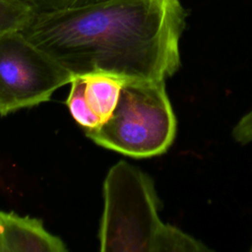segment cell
Instances as JSON below:
<instances>
[{
    "label": "cell",
    "instance_id": "1",
    "mask_svg": "<svg viewBox=\"0 0 252 252\" xmlns=\"http://www.w3.org/2000/svg\"><path fill=\"white\" fill-rule=\"evenodd\" d=\"M188 15L180 0H100L37 12L21 32L74 77L165 81Z\"/></svg>",
    "mask_w": 252,
    "mask_h": 252
},
{
    "label": "cell",
    "instance_id": "2",
    "mask_svg": "<svg viewBox=\"0 0 252 252\" xmlns=\"http://www.w3.org/2000/svg\"><path fill=\"white\" fill-rule=\"evenodd\" d=\"M160 202L152 178L119 160L103 182V211L99 224L100 251L105 252H206L202 241L163 222Z\"/></svg>",
    "mask_w": 252,
    "mask_h": 252
},
{
    "label": "cell",
    "instance_id": "3",
    "mask_svg": "<svg viewBox=\"0 0 252 252\" xmlns=\"http://www.w3.org/2000/svg\"><path fill=\"white\" fill-rule=\"evenodd\" d=\"M84 132L95 144L135 158L164 154L176 135L165 81L126 80L111 116Z\"/></svg>",
    "mask_w": 252,
    "mask_h": 252
},
{
    "label": "cell",
    "instance_id": "4",
    "mask_svg": "<svg viewBox=\"0 0 252 252\" xmlns=\"http://www.w3.org/2000/svg\"><path fill=\"white\" fill-rule=\"evenodd\" d=\"M74 76L21 32L0 36V115L48 101Z\"/></svg>",
    "mask_w": 252,
    "mask_h": 252
},
{
    "label": "cell",
    "instance_id": "5",
    "mask_svg": "<svg viewBox=\"0 0 252 252\" xmlns=\"http://www.w3.org/2000/svg\"><path fill=\"white\" fill-rule=\"evenodd\" d=\"M65 243L35 218L0 210V252H66Z\"/></svg>",
    "mask_w": 252,
    "mask_h": 252
},
{
    "label": "cell",
    "instance_id": "6",
    "mask_svg": "<svg viewBox=\"0 0 252 252\" xmlns=\"http://www.w3.org/2000/svg\"><path fill=\"white\" fill-rule=\"evenodd\" d=\"M82 77L86 100L102 124L111 116L126 80L107 74H89Z\"/></svg>",
    "mask_w": 252,
    "mask_h": 252
},
{
    "label": "cell",
    "instance_id": "7",
    "mask_svg": "<svg viewBox=\"0 0 252 252\" xmlns=\"http://www.w3.org/2000/svg\"><path fill=\"white\" fill-rule=\"evenodd\" d=\"M70 84L71 90L66 99V105L75 121L84 129V131L99 127L101 121L92 111L86 100L83 77L75 76Z\"/></svg>",
    "mask_w": 252,
    "mask_h": 252
},
{
    "label": "cell",
    "instance_id": "8",
    "mask_svg": "<svg viewBox=\"0 0 252 252\" xmlns=\"http://www.w3.org/2000/svg\"><path fill=\"white\" fill-rule=\"evenodd\" d=\"M36 13V9L26 0H0V36L21 32Z\"/></svg>",
    "mask_w": 252,
    "mask_h": 252
},
{
    "label": "cell",
    "instance_id": "9",
    "mask_svg": "<svg viewBox=\"0 0 252 252\" xmlns=\"http://www.w3.org/2000/svg\"><path fill=\"white\" fill-rule=\"evenodd\" d=\"M232 137L236 143L242 145L252 142V109L235 124L232 129Z\"/></svg>",
    "mask_w": 252,
    "mask_h": 252
},
{
    "label": "cell",
    "instance_id": "10",
    "mask_svg": "<svg viewBox=\"0 0 252 252\" xmlns=\"http://www.w3.org/2000/svg\"><path fill=\"white\" fill-rule=\"evenodd\" d=\"M31 3L37 12L56 10L67 7L72 4L74 0H26Z\"/></svg>",
    "mask_w": 252,
    "mask_h": 252
},
{
    "label": "cell",
    "instance_id": "11",
    "mask_svg": "<svg viewBox=\"0 0 252 252\" xmlns=\"http://www.w3.org/2000/svg\"><path fill=\"white\" fill-rule=\"evenodd\" d=\"M251 251H252V247H251Z\"/></svg>",
    "mask_w": 252,
    "mask_h": 252
}]
</instances>
